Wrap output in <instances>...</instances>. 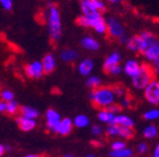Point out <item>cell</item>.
Masks as SVG:
<instances>
[{"label":"cell","mask_w":159,"mask_h":157,"mask_svg":"<svg viewBox=\"0 0 159 157\" xmlns=\"http://www.w3.org/2000/svg\"><path fill=\"white\" fill-rule=\"evenodd\" d=\"M0 6L5 11H11L13 8V0H0Z\"/></svg>","instance_id":"f35d334b"},{"label":"cell","mask_w":159,"mask_h":157,"mask_svg":"<svg viewBox=\"0 0 159 157\" xmlns=\"http://www.w3.org/2000/svg\"><path fill=\"white\" fill-rule=\"evenodd\" d=\"M107 23V34L111 39L116 40L119 44H125L127 41L126 28L123 22L115 17H108L106 19Z\"/></svg>","instance_id":"5b68a950"},{"label":"cell","mask_w":159,"mask_h":157,"mask_svg":"<svg viewBox=\"0 0 159 157\" xmlns=\"http://www.w3.org/2000/svg\"><path fill=\"white\" fill-rule=\"evenodd\" d=\"M125 46L128 51L133 52V53H136V54L143 53V43L139 34H134L132 36H129L125 43Z\"/></svg>","instance_id":"ac0fdd59"},{"label":"cell","mask_w":159,"mask_h":157,"mask_svg":"<svg viewBox=\"0 0 159 157\" xmlns=\"http://www.w3.org/2000/svg\"><path fill=\"white\" fill-rule=\"evenodd\" d=\"M154 78H156V77L154 75L152 66L149 63L145 62V63H142L138 73L132 78V87L135 90L142 91L146 88L147 85Z\"/></svg>","instance_id":"277c9868"},{"label":"cell","mask_w":159,"mask_h":157,"mask_svg":"<svg viewBox=\"0 0 159 157\" xmlns=\"http://www.w3.org/2000/svg\"><path fill=\"white\" fill-rule=\"evenodd\" d=\"M42 62V66H43V70H44V75H51L53 71L57 69V59L53 53L49 52L41 59Z\"/></svg>","instance_id":"4fadbf2b"},{"label":"cell","mask_w":159,"mask_h":157,"mask_svg":"<svg viewBox=\"0 0 159 157\" xmlns=\"http://www.w3.org/2000/svg\"><path fill=\"white\" fill-rule=\"evenodd\" d=\"M120 107L123 109H130L133 107V98L128 95L124 96L123 98H120Z\"/></svg>","instance_id":"d590c367"},{"label":"cell","mask_w":159,"mask_h":157,"mask_svg":"<svg viewBox=\"0 0 159 157\" xmlns=\"http://www.w3.org/2000/svg\"><path fill=\"white\" fill-rule=\"evenodd\" d=\"M143 57L146 59L147 63H152L154 59L159 57V37H157L152 44L149 45L143 53Z\"/></svg>","instance_id":"d6986e66"},{"label":"cell","mask_w":159,"mask_h":157,"mask_svg":"<svg viewBox=\"0 0 159 157\" xmlns=\"http://www.w3.org/2000/svg\"><path fill=\"white\" fill-rule=\"evenodd\" d=\"M80 58V53L77 49L72 47H65L60 51V59L65 64H73Z\"/></svg>","instance_id":"2e32d148"},{"label":"cell","mask_w":159,"mask_h":157,"mask_svg":"<svg viewBox=\"0 0 159 157\" xmlns=\"http://www.w3.org/2000/svg\"><path fill=\"white\" fill-rule=\"evenodd\" d=\"M16 123H17L18 128L22 131V132H25V133L33 131L38 125L37 120L27 118V117H23V116H21V114L16 118Z\"/></svg>","instance_id":"9a60e30c"},{"label":"cell","mask_w":159,"mask_h":157,"mask_svg":"<svg viewBox=\"0 0 159 157\" xmlns=\"http://www.w3.org/2000/svg\"><path fill=\"white\" fill-rule=\"evenodd\" d=\"M15 92L12 90H10L8 88H2L0 89V100L3 102H9V101L15 100Z\"/></svg>","instance_id":"1f68e13d"},{"label":"cell","mask_w":159,"mask_h":157,"mask_svg":"<svg viewBox=\"0 0 159 157\" xmlns=\"http://www.w3.org/2000/svg\"><path fill=\"white\" fill-rule=\"evenodd\" d=\"M109 157H130L134 156V150L130 147H125L122 150H109Z\"/></svg>","instance_id":"4316f807"},{"label":"cell","mask_w":159,"mask_h":157,"mask_svg":"<svg viewBox=\"0 0 159 157\" xmlns=\"http://www.w3.org/2000/svg\"><path fill=\"white\" fill-rule=\"evenodd\" d=\"M85 85H86L87 88H89L91 90L92 89H96L98 87H101L103 85L102 78L97 75H91V76L86 77V80H85Z\"/></svg>","instance_id":"83f0119b"},{"label":"cell","mask_w":159,"mask_h":157,"mask_svg":"<svg viewBox=\"0 0 159 157\" xmlns=\"http://www.w3.org/2000/svg\"><path fill=\"white\" fill-rule=\"evenodd\" d=\"M143 119L147 122H155L159 120V108L152 107V108L146 110L143 113Z\"/></svg>","instance_id":"484cf974"},{"label":"cell","mask_w":159,"mask_h":157,"mask_svg":"<svg viewBox=\"0 0 159 157\" xmlns=\"http://www.w3.org/2000/svg\"><path fill=\"white\" fill-rule=\"evenodd\" d=\"M115 116L113 112L108 110V109H98L97 111V120L101 123H104V124H114V119Z\"/></svg>","instance_id":"44dd1931"},{"label":"cell","mask_w":159,"mask_h":157,"mask_svg":"<svg viewBox=\"0 0 159 157\" xmlns=\"http://www.w3.org/2000/svg\"><path fill=\"white\" fill-rule=\"evenodd\" d=\"M44 119H45V128L48 131H51L54 129V126L61 121L62 117L61 113L54 108H49L44 112Z\"/></svg>","instance_id":"30bf717a"},{"label":"cell","mask_w":159,"mask_h":157,"mask_svg":"<svg viewBox=\"0 0 159 157\" xmlns=\"http://www.w3.org/2000/svg\"><path fill=\"white\" fill-rule=\"evenodd\" d=\"M122 58H123L122 54H120L118 51H112L111 52V53L105 57L104 62H103V70H104V73H106L107 74V71L112 68V67L120 64Z\"/></svg>","instance_id":"5bb4252c"},{"label":"cell","mask_w":159,"mask_h":157,"mask_svg":"<svg viewBox=\"0 0 159 157\" xmlns=\"http://www.w3.org/2000/svg\"><path fill=\"white\" fill-rule=\"evenodd\" d=\"M122 1L123 0H106V2L109 3V5H112V6H118Z\"/></svg>","instance_id":"7bdbcfd3"},{"label":"cell","mask_w":159,"mask_h":157,"mask_svg":"<svg viewBox=\"0 0 159 157\" xmlns=\"http://www.w3.org/2000/svg\"><path fill=\"white\" fill-rule=\"evenodd\" d=\"M114 124L119 125V126H125V128L134 129L135 121L132 117H129L128 114H125V113L122 112V113H118V114L115 116Z\"/></svg>","instance_id":"ffe728a7"},{"label":"cell","mask_w":159,"mask_h":157,"mask_svg":"<svg viewBox=\"0 0 159 157\" xmlns=\"http://www.w3.org/2000/svg\"><path fill=\"white\" fill-rule=\"evenodd\" d=\"M144 98L150 106H159V78H154L143 90Z\"/></svg>","instance_id":"52a82bcc"},{"label":"cell","mask_w":159,"mask_h":157,"mask_svg":"<svg viewBox=\"0 0 159 157\" xmlns=\"http://www.w3.org/2000/svg\"><path fill=\"white\" fill-rule=\"evenodd\" d=\"M150 66L152 68V71H154V75L156 78H159V57L152 62V63H149Z\"/></svg>","instance_id":"ab89813d"},{"label":"cell","mask_w":159,"mask_h":157,"mask_svg":"<svg viewBox=\"0 0 159 157\" xmlns=\"http://www.w3.org/2000/svg\"><path fill=\"white\" fill-rule=\"evenodd\" d=\"M140 39H142V43H143V53L144 51L152 44V42L157 39V36L155 35V33H152V31H148V30H144L140 33H138ZM142 53V54H143Z\"/></svg>","instance_id":"603a6c76"},{"label":"cell","mask_w":159,"mask_h":157,"mask_svg":"<svg viewBox=\"0 0 159 157\" xmlns=\"http://www.w3.org/2000/svg\"><path fill=\"white\" fill-rule=\"evenodd\" d=\"M140 65H142V63L139 61H137L136 58L127 59L124 63V66H123V73L127 77H129V78H133L138 73L139 68H140Z\"/></svg>","instance_id":"e0dca14e"},{"label":"cell","mask_w":159,"mask_h":157,"mask_svg":"<svg viewBox=\"0 0 159 157\" xmlns=\"http://www.w3.org/2000/svg\"><path fill=\"white\" fill-rule=\"evenodd\" d=\"M84 157H98V156H96L95 154H89V155H85Z\"/></svg>","instance_id":"c3c4849f"},{"label":"cell","mask_w":159,"mask_h":157,"mask_svg":"<svg viewBox=\"0 0 159 157\" xmlns=\"http://www.w3.org/2000/svg\"><path fill=\"white\" fill-rule=\"evenodd\" d=\"M107 74L111 75V76H119L120 74H123V66L120 64L119 65H116V66L112 67V68L109 69L108 71H107Z\"/></svg>","instance_id":"74e56055"},{"label":"cell","mask_w":159,"mask_h":157,"mask_svg":"<svg viewBox=\"0 0 159 157\" xmlns=\"http://www.w3.org/2000/svg\"><path fill=\"white\" fill-rule=\"evenodd\" d=\"M109 111L111 112H113L114 114H118V113H122V111H123V108L120 107V104L119 103H117V102H115L114 104H112V106H109L108 108Z\"/></svg>","instance_id":"60d3db41"},{"label":"cell","mask_w":159,"mask_h":157,"mask_svg":"<svg viewBox=\"0 0 159 157\" xmlns=\"http://www.w3.org/2000/svg\"><path fill=\"white\" fill-rule=\"evenodd\" d=\"M73 129H74V124H73V120L71 118H62L61 121L57 123L52 130L54 134L59 135V136H67L72 133Z\"/></svg>","instance_id":"9c48e42d"},{"label":"cell","mask_w":159,"mask_h":157,"mask_svg":"<svg viewBox=\"0 0 159 157\" xmlns=\"http://www.w3.org/2000/svg\"><path fill=\"white\" fill-rule=\"evenodd\" d=\"M25 157H43V156L40 154H27Z\"/></svg>","instance_id":"bcb514c9"},{"label":"cell","mask_w":159,"mask_h":157,"mask_svg":"<svg viewBox=\"0 0 159 157\" xmlns=\"http://www.w3.org/2000/svg\"><path fill=\"white\" fill-rule=\"evenodd\" d=\"M47 1H51V0H47Z\"/></svg>","instance_id":"681fc988"},{"label":"cell","mask_w":159,"mask_h":157,"mask_svg":"<svg viewBox=\"0 0 159 157\" xmlns=\"http://www.w3.org/2000/svg\"><path fill=\"white\" fill-rule=\"evenodd\" d=\"M76 24L83 29H91L98 35L107 34V23L103 13L80 15L76 18Z\"/></svg>","instance_id":"3957f363"},{"label":"cell","mask_w":159,"mask_h":157,"mask_svg":"<svg viewBox=\"0 0 159 157\" xmlns=\"http://www.w3.org/2000/svg\"><path fill=\"white\" fill-rule=\"evenodd\" d=\"M136 152L139 155H145L149 152V144L147 142H139L136 146Z\"/></svg>","instance_id":"8d00e7d4"},{"label":"cell","mask_w":159,"mask_h":157,"mask_svg":"<svg viewBox=\"0 0 159 157\" xmlns=\"http://www.w3.org/2000/svg\"><path fill=\"white\" fill-rule=\"evenodd\" d=\"M18 112H20V104L19 102H18L17 100H12V101H9V102H7V104H6V112L8 116H16Z\"/></svg>","instance_id":"f1b7e54d"},{"label":"cell","mask_w":159,"mask_h":157,"mask_svg":"<svg viewBox=\"0 0 159 157\" xmlns=\"http://www.w3.org/2000/svg\"><path fill=\"white\" fill-rule=\"evenodd\" d=\"M89 100L94 104V107L98 109H106L116 102L113 87L111 86H101L96 89H92L89 91Z\"/></svg>","instance_id":"7a4b0ae2"},{"label":"cell","mask_w":159,"mask_h":157,"mask_svg":"<svg viewBox=\"0 0 159 157\" xmlns=\"http://www.w3.org/2000/svg\"><path fill=\"white\" fill-rule=\"evenodd\" d=\"M125 147H127V143L122 138H114V141L111 143V150H122Z\"/></svg>","instance_id":"836d02e7"},{"label":"cell","mask_w":159,"mask_h":157,"mask_svg":"<svg viewBox=\"0 0 159 157\" xmlns=\"http://www.w3.org/2000/svg\"><path fill=\"white\" fill-rule=\"evenodd\" d=\"M150 157H159V141L156 143V145H155L154 148H152Z\"/></svg>","instance_id":"b9f144b4"},{"label":"cell","mask_w":159,"mask_h":157,"mask_svg":"<svg viewBox=\"0 0 159 157\" xmlns=\"http://www.w3.org/2000/svg\"><path fill=\"white\" fill-rule=\"evenodd\" d=\"M23 70H25V76L30 79H41L44 76L42 62L40 59H34V61L29 62L28 64L25 65Z\"/></svg>","instance_id":"ba28073f"},{"label":"cell","mask_w":159,"mask_h":157,"mask_svg":"<svg viewBox=\"0 0 159 157\" xmlns=\"http://www.w3.org/2000/svg\"><path fill=\"white\" fill-rule=\"evenodd\" d=\"M80 45L86 52H97L101 49V43L97 39L89 34H85L80 41Z\"/></svg>","instance_id":"7c38bea8"},{"label":"cell","mask_w":159,"mask_h":157,"mask_svg":"<svg viewBox=\"0 0 159 157\" xmlns=\"http://www.w3.org/2000/svg\"><path fill=\"white\" fill-rule=\"evenodd\" d=\"M94 61L89 57H85V58H82L81 61L77 63V73L82 77H89L92 75L93 70H94Z\"/></svg>","instance_id":"8fae6325"},{"label":"cell","mask_w":159,"mask_h":157,"mask_svg":"<svg viewBox=\"0 0 159 157\" xmlns=\"http://www.w3.org/2000/svg\"><path fill=\"white\" fill-rule=\"evenodd\" d=\"M6 104H7V103L0 100V113H5L6 112Z\"/></svg>","instance_id":"f6af8a7d"},{"label":"cell","mask_w":159,"mask_h":157,"mask_svg":"<svg viewBox=\"0 0 159 157\" xmlns=\"http://www.w3.org/2000/svg\"><path fill=\"white\" fill-rule=\"evenodd\" d=\"M20 114L30 119H34V120H38V118L41 116V113H40V111L37 108L31 106H27V104L20 107Z\"/></svg>","instance_id":"cb8c5ba5"},{"label":"cell","mask_w":159,"mask_h":157,"mask_svg":"<svg viewBox=\"0 0 159 157\" xmlns=\"http://www.w3.org/2000/svg\"><path fill=\"white\" fill-rule=\"evenodd\" d=\"M105 134L109 138H118L119 135V126L116 124H108L105 128Z\"/></svg>","instance_id":"4dcf8cb0"},{"label":"cell","mask_w":159,"mask_h":157,"mask_svg":"<svg viewBox=\"0 0 159 157\" xmlns=\"http://www.w3.org/2000/svg\"><path fill=\"white\" fill-rule=\"evenodd\" d=\"M6 144H1L0 143V157H2L6 154Z\"/></svg>","instance_id":"ee69618b"},{"label":"cell","mask_w":159,"mask_h":157,"mask_svg":"<svg viewBox=\"0 0 159 157\" xmlns=\"http://www.w3.org/2000/svg\"><path fill=\"white\" fill-rule=\"evenodd\" d=\"M81 15L103 13L106 11V3L104 0H79Z\"/></svg>","instance_id":"8992f818"},{"label":"cell","mask_w":159,"mask_h":157,"mask_svg":"<svg viewBox=\"0 0 159 157\" xmlns=\"http://www.w3.org/2000/svg\"><path fill=\"white\" fill-rule=\"evenodd\" d=\"M62 157H75V156L73 154H64Z\"/></svg>","instance_id":"7dc6e473"},{"label":"cell","mask_w":159,"mask_h":157,"mask_svg":"<svg viewBox=\"0 0 159 157\" xmlns=\"http://www.w3.org/2000/svg\"><path fill=\"white\" fill-rule=\"evenodd\" d=\"M45 25L47 32L50 41L57 44L62 40L63 28H62V17L61 12L57 5L52 1L47 2V10H45Z\"/></svg>","instance_id":"6da1fadb"},{"label":"cell","mask_w":159,"mask_h":157,"mask_svg":"<svg viewBox=\"0 0 159 157\" xmlns=\"http://www.w3.org/2000/svg\"><path fill=\"white\" fill-rule=\"evenodd\" d=\"M113 91H114L116 98H123V97L127 95L126 88H125L124 86H122V85H115V86L113 87Z\"/></svg>","instance_id":"e575fe53"},{"label":"cell","mask_w":159,"mask_h":157,"mask_svg":"<svg viewBox=\"0 0 159 157\" xmlns=\"http://www.w3.org/2000/svg\"><path fill=\"white\" fill-rule=\"evenodd\" d=\"M91 134L94 136V138H101L105 134V129L103 128L101 124H93L91 126Z\"/></svg>","instance_id":"d6a6232c"},{"label":"cell","mask_w":159,"mask_h":157,"mask_svg":"<svg viewBox=\"0 0 159 157\" xmlns=\"http://www.w3.org/2000/svg\"><path fill=\"white\" fill-rule=\"evenodd\" d=\"M72 120H73V124H74V128H76V129H85V128H87L89 125V123H91L89 118L86 114H84V113L76 114Z\"/></svg>","instance_id":"d4e9b609"},{"label":"cell","mask_w":159,"mask_h":157,"mask_svg":"<svg viewBox=\"0 0 159 157\" xmlns=\"http://www.w3.org/2000/svg\"><path fill=\"white\" fill-rule=\"evenodd\" d=\"M158 135H159V130L156 124L149 123V124H147L143 129V136H144V138H146L148 141L155 140V138H158Z\"/></svg>","instance_id":"7402d4cb"},{"label":"cell","mask_w":159,"mask_h":157,"mask_svg":"<svg viewBox=\"0 0 159 157\" xmlns=\"http://www.w3.org/2000/svg\"><path fill=\"white\" fill-rule=\"evenodd\" d=\"M130 157H135V156H130Z\"/></svg>","instance_id":"f907efd6"},{"label":"cell","mask_w":159,"mask_h":157,"mask_svg":"<svg viewBox=\"0 0 159 157\" xmlns=\"http://www.w3.org/2000/svg\"><path fill=\"white\" fill-rule=\"evenodd\" d=\"M119 126V125H118ZM134 130L132 128H125V126H119V135L118 138H122L124 141L132 140L134 138Z\"/></svg>","instance_id":"f546056e"},{"label":"cell","mask_w":159,"mask_h":157,"mask_svg":"<svg viewBox=\"0 0 159 157\" xmlns=\"http://www.w3.org/2000/svg\"><path fill=\"white\" fill-rule=\"evenodd\" d=\"M158 122H159V120H158Z\"/></svg>","instance_id":"816d5d0a"}]
</instances>
